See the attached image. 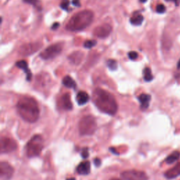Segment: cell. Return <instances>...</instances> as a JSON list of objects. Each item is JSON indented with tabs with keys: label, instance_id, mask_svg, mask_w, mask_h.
Masks as SVG:
<instances>
[{
	"label": "cell",
	"instance_id": "1",
	"mask_svg": "<svg viewBox=\"0 0 180 180\" xmlns=\"http://www.w3.org/2000/svg\"><path fill=\"white\" fill-rule=\"evenodd\" d=\"M92 100L99 111L113 115L118 111V104L115 97L106 90L97 88L92 94Z\"/></svg>",
	"mask_w": 180,
	"mask_h": 180
},
{
	"label": "cell",
	"instance_id": "2",
	"mask_svg": "<svg viewBox=\"0 0 180 180\" xmlns=\"http://www.w3.org/2000/svg\"><path fill=\"white\" fill-rule=\"evenodd\" d=\"M18 114L26 122L33 123L38 120L39 108L37 101L32 97L24 96L17 103Z\"/></svg>",
	"mask_w": 180,
	"mask_h": 180
},
{
	"label": "cell",
	"instance_id": "3",
	"mask_svg": "<svg viewBox=\"0 0 180 180\" xmlns=\"http://www.w3.org/2000/svg\"><path fill=\"white\" fill-rule=\"evenodd\" d=\"M93 19L94 13L92 11H81L70 18L66 25V29L71 32L81 31L88 27Z\"/></svg>",
	"mask_w": 180,
	"mask_h": 180
},
{
	"label": "cell",
	"instance_id": "4",
	"mask_svg": "<svg viewBox=\"0 0 180 180\" xmlns=\"http://www.w3.org/2000/svg\"><path fill=\"white\" fill-rule=\"evenodd\" d=\"M44 139L41 135H35L26 145V155L28 158L37 157L39 156L44 148Z\"/></svg>",
	"mask_w": 180,
	"mask_h": 180
},
{
	"label": "cell",
	"instance_id": "5",
	"mask_svg": "<svg viewBox=\"0 0 180 180\" xmlns=\"http://www.w3.org/2000/svg\"><path fill=\"white\" fill-rule=\"evenodd\" d=\"M96 129L95 118L92 115H86L80 120L79 122V132L82 135H92Z\"/></svg>",
	"mask_w": 180,
	"mask_h": 180
},
{
	"label": "cell",
	"instance_id": "6",
	"mask_svg": "<svg viewBox=\"0 0 180 180\" xmlns=\"http://www.w3.org/2000/svg\"><path fill=\"white\" fill-rule=\"evenodd\" d=\"M62 50L63 44L61 43L52 44L40 53V57L44 60H49L57 56Z\"/></svg>",
	"mask_w": 180,
	"mask_h": 180
},
{
	"label": "cell",
	"instance_id": "7",
	"mask_svg": "<svg viewBox=\"0 0 180 180\" xmlns=\"http://www.w3.org/2000/svg\"><path fill=\"white\" fill-rule=\"evenodd\" d=\"M42 46V43L38 42L25 44L20 47L19 49H18V53H19L20 55L24 56L32 55V54L38 51Z\"/></svg>",
	"mask_w": 180,
	"mask_h": 180
},
{
	"label": "cell",
	"instance_id": "8",
	"mask_svg": "<svg viewBox=\"0 0 180 180\" xmlns=\"http://www.w3.org/2000/svg\"><path fill=\"white\" fill-rule=\"evenodd\" d=\"M121 177L125 180H148V176L141 170H126L121 173Z\"/></svg>",
	"mask_w": 180,
	"mask_h": 180
},
{
	"label": "cell",
	"instance_id": "9",
	"mask_svg": "<svg viewBox=\"0 0 180 180\" xmlns=\"http://www.w3.org/2000/svg\"><path fill=\"white\" fill-rule=\"evenodd\" d=\"M17 148L16 142L13 139L2 137L0 141V151L2 153H8L15 151Z\"/></svg>",
	"mask_w": 180,
	"mask_h": 180
},
{
	"label": "cell",
	"instance_id": "10",
	"mask_svg": "<svg viewBox=\"0 0 180 180\" xmlns=\"http://www.w3.org/2000/svg\"><path fill=\"white\" fill-rule=\"evenodd\" d=\"M14 170L11 165L6 162L0 164V180H9L13 177Z\"/></svg>",
	"mask_w": 180,
	"mask_h": 180
},
{
	"label": "cell",
	"instance_id": "11",
	"mask_svg": "<svg viewBox=\"0 0 180 180\" xmlns=\"http://www.w3.org/2000/svg\"><path fill=\"white\" fill-rule=\"evenodd\" d=\"M112 32V27L109 24H103L96 27L94 30V36L100 39H104L109 36Z\"/></svg>",
	"mask_w": 180,
	"mask_h": 180
},
{
	"label": "cell",
	"instance_id": "12",
	"mask_svg": "<svg viewBox=\"0 0 180 180\" xmlns=\"http://www.w3.org/2000/svg\"><path fill=\"white\" fill-rule=\"evenodd\" d=\"M179 176H180V162L165 173V177L168 179H174Z\"/></svg>",
	"mask_w": 180,
	"mask_h": 180
},
{
	"label": "cell",
	"instance_id": "13",
	"mask_svg": "<svg viewBox=\"0 0 180 180\" xmlns=\"http://www.w3.org/2000/svg\"><path fill=\"white\" fill-rule=\"evenodd\" d=\"M61 105L63 109L70 111L73 108V104L71 102L70 96L69 94H65L61 98Z\"/></svg>",
	"mask_w": 180,
	"mask_h": 180
},
{
	"label": "cell",
	"instance_id": "14",
	"mask_svg": "<svg viewBox=\"0 0 180 180\" xmlns=\"http://www.w3.org/2000/svg\"><path fill=\"white\" fill-rule=\"evenodd\" d=\"M77 172L81 175H87L90 172V163L89 161H84L77 165Z\"/></svg>",
	"mask_w": 180,
	"mask_h": 180
},
{
	"label": "cell",
	"instance_id": "15",
	"mask_svg": "<svg viewBox=\"0 0 180 180\" xmlns=\"http://www.w3.org/2000/svg\"><path fill=\"white\" fill-rule=\"evenodd\" d=\"M138 99L139 102H140L141 109H147L149 106V103H150L151 101V96L147 94H141L138 96Z\"/></svg>",
	"mask_w": 180,
	"mask_h": 180
},
{
	"label": "cell",
	"instance_id": "16",
	"mask_svg": "<svg viewBox=\"0 0 180 180\" xmlns=\"http://www.w3.org/2000/svg\"><path fill=\"white\" fill-rule=\"evenodd\" d=\"M16 65L17 67H18L21 69H22L23 70L25 71V73H26V75H27V80L28 81H30L32 78V73L30 72V70L29 68L28 67V63L26 62L25 61H18L17 63H16Z\"/></svg>",
	"mask_w": 180,
	"mask_h": 180
},
{
	"label": "cell",
	"instance_id": "17",
	"mask_svg": "<svg viewBox=\"0 0 180 180\" xmlns=\"http://www.w3.org/2000/svg\"><path fill=\"white\" fill-rule=\"evenodd\" d=\"M76 100L77 103L80 106L87 103L89 100V96L86 92L80 91L77 93L76 96Z\"/></svg>",
	"mask_w": 180,
	"mask_h": 180
},
{
	"label": "cell",
	"instance_id": "18",
	"mask_svg": "<svg viewBox=\"0 0 180 180\" xmlns=\"http://www.w3.org/2000/svg\"><path fill=\"white\" fill-rule=\"evenodd\" d=\"M82 58H83V53L81 51H75L69 56V60L75 65L80 64Z\"/></svg>",
	"mask_w": 180,
	"mask_h": 180
},
{
	"label": "cell",
	"instance_id": "19",
	"mask_svg": "<svg viewBox=\"0 0 180 180\" xmlns=\"http://www.w3.org/2000/svg\"><path fill=\"white\" fill-rule=\"evenodd\" d=\"M144 21V16L141 13H135L130 18V23L134 25H140Z\"/></svg>",
	"mask_w": 180,
	"mask_h": 180
},
{
	"label": "cell",
	"instance_id": "20",
	"mask_svg": "<svg viewBox=\"0 0 180 180\" xmlns=\"http://www.w3.org/2000/svg\"><path fill=\"white\" fill-rule=\"evenodd\" d=\"M180 157V152L179 151H174L173 153H172L171 154L169 155L165 159V162L167 164H172L174 162L179 159Z\"/></svg>",
	"mask_w": 180,
	"mask_h": 180
},
{
	"label": "cell",
	"instance_id": "21",
	"mask_svg": "<svg viewBox=\"0 0 180 180\" xmlns=\"http://www.w3.org/2000/svg\"><path fill=\"white\" fill-rule=\"evenodd\" d=\"M63 84L64 86H66L68 88H75L76 87V83H75V80L72 77L68 76H66L63 79Z\"/></svg>",
	"mask_w": 180,
	"mask_h": 180
},
{
	"label": "cell",
	"instance_id": "22",
	"mask_svg": "<svg viewBox=\"0 0 180 180\" xmlns=\"http://www.w3.org/2000/svg\"><path fill=\"white\" fill-rule=\"evenodd\" d=\"M153 75L149 68H146L144 70V79L146 82H150L153 80Z\"/></svg>",
	"mask_w": 180,
	"mask_h": 180
},
{
	"label": "cell",
	"instance_id": "23",
	"mask_svg": "<svg viewBox=\"0 0 180 180\" xmlns=\"http://www.w3.org/2000/svg\"><path fill=\"white\" fill-rule=\"evenodd\" d=\"M25 3L32 4V6H34L35 8H37L38 10H41L42 6L41 3H40L39 0H23Z\"/></svg>",
	"mask_w": 180,
	"mask_h": 180
},
{
	"label": "cell",
	"instance_id": "24",
	"mask_svg": "<svg viewBox=\"0 0 180 180\" xmlns=\"http://www.w3.org/2000/svg\"><path fill=\"white\" fill-rule=\"evenodd\" d=\"M107 66L111 70H115L118 68L117 61L115 60H113V59H109V60L107 61Z\"/></svg>",
	"mask_w": 180,
	"mask_h": 180
},
{
	"label": "cell",
	"instance_id": "25",
	"mask_svg": "<svg viewBox=\"0 0 180 180\" xmlns=\"http://www.w3.org/2000/svg\"><path fill=\"white\" fill-rule=\"evenodd\" d=\"M96 44V42L95 40H87L84 43V47L87 49H91L92 47L95 46Z\"/></svg>",
	"mask_w": 180,
	"mask_h": 180
},
{
	"label": "cell",
	"instance_id": "26",
	"mask_svg": "<svg viewBox=\"0 0 180 180\" xmlns=\"http://www.w3.org/2000/svg\"><path fill=\"white\" fill-rule=\"evenodd\" d=\"M70 2L69 0H62L61 2L60 6L62 9H64V10H68V6H69Z\"/></svg>",
	"mask_w": 180,
	"mask_h": 180
},
{
	"label": "cell",
	"instance_id": "27",
	"mask_svg": "<svg viewBox=\"0 0 180 180\" xmlns=\"http://www.w3.org/2000/svg\"><path fill=\"white\" fill-rule=\"evenodd\" d=\"M165 11H166V8H165V6L162 4H158V5L156 6V11H157L158 13H163L165 12Z\"/></svg>",
	"mask_w": 180,
	"mask_h": 180
},
{
	"label": "cell",
	"instance_id": "28",
	"mask_svg": "<svg viewBox=\"0 0 180 180\" xmlns=\"http://www.w3.org/2000/svg\"><path fill=\"white\" fill-rule=\"evenodd\" d=\"M128 56L131 60H136L138 58V54L136 51H129L128 53Z\"/></svg>",
	"mask_w": 180,
	"mask_h": 180
},
{
	"label": "cell",
	"instance_id": "29",
	"mask_svg": "<svg viewBox=\"0 0 180 180\" xmlns=\"http://www.w3.org/2000/svg\"><path fill=\"white\" fill-rule=\"evenodd\" d=\"M82 156L83 158H87L89 156V152H88V148H84L82 151Z\"/></svg>",
	"mask_w": 180,
	"mask_h": 180
},
{
	"label": "cell",
	"instance_id": "30",
	"mask_svg": "<svg viewBox=\"0 0 180 180\" xmlns=\"http://www.w3.org/2000/svg\"><path fill=\"white\" fill-rule=\"evenodd\" d=\"M73 4L75 6H80V0H73Z\"/></svg>",
	"mask_w": 180,
	"mask_h": 180
},
{
	"label": "cell",
	"instance_id": "31",
	"mask_svg": "<svg viewBox=\"0 0 180 180\" xmlns=\"http://www.w3.org/2000/svg\"><path fill=\"white\" fill-rule=\"evenodd\" d=\"M94 164H95V165L97 167H99L101 164V160L100 159H99V158H96V159H94Z\"/></svg>",
	"mask_w": 180,
	"mask_h": 180
},
{
	"label": "cell",
	"instance_id": "32",
	"mask_svg": "<svg viewBox=\"0 0 180 180\" xmlns=\"http://www.w3.org/2000/svg\"><path fill=\"white\" fill-rule=\"evenodd\" d=\"M58 27H59V23H55L53 25H52L51 29L52 30H56Z\"/></svg>",
	"mask_w": 180,
	"mask_h": 180
},
{
	"label": "cell",
	"instance_id": "33",
	"mask_svg": "<svg viewBox=\"0 0 180 180\" xmlns=\"http://www.w3.org/2000/svg\"><path fill=\"white\" fill-rule=\"evenodd\" d=\"M166 1H167V2L172 1V2H175V3H176V5H178L179 3V2H180V0H166Z\"/></svg>",
	"mask_w": 180,
	"mask_h": 180
},
{
	"label": "cell",
	"instance_id": "34",
	"mask_svg": "<svg viewBox=\"0 0 180 180\" xmlns=\"http://www.w3.org/2000/svg\"><path fill=\"white\" fill-rule=\"evenodd\" d=\"M177 68H180V59H179V62L177 63Z\"/></svg>",
	"mask_w": 180,
	"mask_h": 180
},
{
	"label": "cell",
	"instance_id": "35",
	"mask_svg": "<svg viewBox=\"0 0 180 180\" xmlns=\"http://www.w3.org/2000/svg\"><path fill=\"white\" fill-rule=\"evenodd\" d=\"M139 1H140V2H141V3H145L147 0H139Z\"/></svg>",
	"mask_w": 180,
	"mask_h": 180
},
{
	"label": "cell",
	"instance_id": "36",
	"mask_svg": "<svg viewBox=\"0 0 180 180\" xmlns=\"http://www.w3.org/2000/svg\"><path fill=\"white\" fill-rule=\"evenodd\" d=\"M110 180H121V179H117V178H113Z\"/></svg>",
	"mask_w": 180,
	"mask_h": 180
},
{
	"label": "cell",
	"instance_id": "37",
	"mask_svg": "<svg viewBox=\"0 0 180 180\" xmlns=\"http://www.w3.org/2000/svg\"><path fill=\"white\" fill-rule=\"evenodd\" d=\"M66 180H75V178H69V179H67Z\"/></svg>",
	"mask_w": 180,
	"mask_h": 180
}]
</instances>
